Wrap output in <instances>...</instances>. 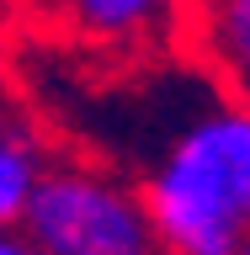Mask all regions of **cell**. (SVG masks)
Listing matches in <instances>:
<instances>
[{
    "label": "cell",
    "mask_w": 250,
    "mask_h": 255,
    "mask_svg": "<svg viewBox=\"0 0 250 255\" xmlns=\"http://www.w3.org/2000/svg\"><path fill=\"white\" fill-rule=\"evenodd\" d=\"M181 48L219 91L250 101V0H187Z\"/></svg>",
    "instance_id": "4"
},
{
    "label": "cell",
    "mask_w": 250,
    "mask_h": 255,
    "mask_svg": "<svg viewBox=\"0 0 250 255\" xmlns=\"http://www.w3.org/2000/svg\"><path fill=\"white\" fill-rule=\"evenodd\" d=\"M160 255H235L250 234V101L197 85L165 107L139 159H128Z\"/></svg>",
    "instance_id": "1"
},
{
    "label": "cell",
    "mask_w": 250,
    "mask_h": 255,
    "mask_svg": "<svg viewBox=\"0 0 250 255\" xmlns=\"http://www.w3.org/2000/svg\"><path fill=\"white\" fill-rule=\"evenodd\" d=\"M0 255H48L21 223H0Z\"/></svg>",
    "instance_id": "6"
},
{
    "label": "cell",
    "mask_w": 250,
    "mask_h": 255,
    "mask_svg": "<svg viewBox=\"0 0 250 255\" xmlns=\"http://www.w3.org/2000/svg\"><path fill=\"white\" fill-rule=\"evenodd\" d=\"M27 229L48 255H160L133 175L107 159H48L27 207Z\"/></svg>",
    "instance_id": "2"
},
{
    "label": "cell",
    "mask_w": 250,
    "mask_h": 255,
    "mask_svg": "<svg viewBox=\"0 0 250 255\" xmlns=\"http://www.w3.org/2000/svg\"><path fill=\"white\" fill-rule=\"evenodd\" d=\"M48 159H53V149H48L43 128L27 123L21 112L0 107V223H21V207H27Z\"/></svg>",
    "instance_id": "5"
},
{
    "label": "cell",
    "mask_w": 250,
    "mask_h": 255,
    "mask_svg": "<svg viewBox=\"0 0 250 255\" xmlns=\"http://www.w3.org/2000/svg\"><path fill=\"white\" fill-rule=\"evenodd\" d=\"M235 255H250V234H245V239H240V245H235Z\"/></svg>",
    "instance_id": "7"
},
{
    "label": "cell",
    "mask_w": 250,
    "mask_h": 255,
    "mask_svg": "<svg viewBox=\"0 0 250 255\" xmlns=\"http://www.w3.org/2000/svg\"><path fill=\"white\" fill-rule=\"evenodd\" d=\"M27 11L64 48L117 64L176 53L187 32V0H27Z\"/></svg>",
    "instance_id": "3"
}]
</instances>
